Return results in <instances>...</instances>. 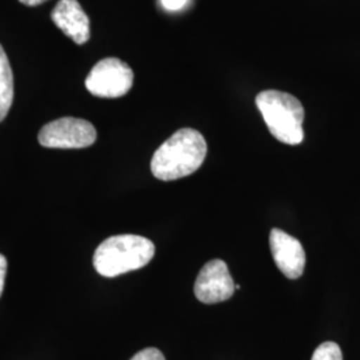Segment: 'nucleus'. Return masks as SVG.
Segmentation results:
<instances>
[{
	"mask_svg": "<svg viewBox=\"0 0 360 360\" xmlns=\"http://www.w3.org/2000/svg\"><path fill=\"white\" fill-rule=\"evenodd\" d=\"M311 360H343V354L334 342H324L315 349Z\"/></svg>",
	"mask_w": 360,
	"mask_h": 360,
	"instance_id": "nucleus-10",
	"label": "nucleus"
},
{
	"mask_svg": "<svg viewBox=\"0 0 360 360\" xmlns=\"http://www.w3.org/2000/svg\"><path fill=\"white\" fill-rule=\"evenodd\" d=\"M207 155L203 135L193 129L176 131L163 143L151 159V172L163 181L180 179L198 171Z\"/></svg>",
	"mask_w": 360,
	"mask_h": 360,
	"instance_id": "nucleus-1",
	"label": "nucleus"
},
{
	"mask_svg": "<svg viewBox=\"0 0 360 360\" xmlns=\"http://www.w3.org/2000/svg\"><path fill=\"white\" fill-rule=\"evenodd\" d=\"M129 360H166L165 355L158 349V348L150 347L144 348L142 351H139L138 354H135L132 356V359Z\"/></svg>",
	"mask_w": 360,
	"mask_h": 360,
	"instance_id": "nucleus-11",
	"label": "nucleus"
},
{
	"mask_svg": "<svg viewBox=\"0 0 360 360\" xmlns=\"http://www.w3.org/2000/svg\"><path fill=\"white\" fill-rule=\"evenodd\" d=\"M155 255V245L139 235H115L101 243L94 254V267L104 278H115L147 266Z\"/></svg>",
	"mask_w": 360,
	"mask_h": 360,
	"instance_id": "nucleus-2",
	"label": "nucleus"
},
{
	"mask_svg": "<svg viewBox=\"0 0 360 360\" xmlns=\"http://www.w3.org/2000/svg\"><path fill=\"white\" fill-rule=\"evenodd\" d=\"M134 72L129 65L116 58L96 63L86 79V89L98 98H120L132 87Z\"/></svg>",
	"mask_w": 360,
	"mask_h": 360,
	"instance_id": "nucleus-5",
	"label": "nucleus"
},
{
	"mask_svg": "<svg viewBox=\"0 0 360 360\" xmlns=\"http://www.w3.org/2000/svg\"><path fill=\"white\" fill-rule=\"evenodd\" d=\"M270 248L272 257L285 278L297 279L303 275L306 266V252L302 243L294 236L279 229L270 232Z\"/></svg>",
	"mask_w": 360,
	"mask_h": 360,
	"instance_id": "nucleus-7",
	"label": "nucleus"
},
{
	"mask_svg": "<svg viewBox=\"0 0 360 360\" xmlns=\"http://www.w3.org/2000/svg\"><path fill=\"white\" fill-rule=\"evenodd\" d=\"M235 283L226 262L214 259L206 263L199 272L193 292L199 302L214 304L229 300L235 292Z\"/></svg>",
	"mask_w": 360,
	"mask_h": 360,
	"instance_id": "nucleus-6",
	"label": "nucleus"
},
{
	"mask_svg": "<svg viewBox=\"0 0 360 360\" xmlns=\"http://www.w3.org/2000/svg\"><path fill=\"white\" fill-rule=\"evenodd\" d=\"M160 3L167 11H179L186 7L188 0H160Z\"/></svg>",
	"mask_w": 360,
	"mask_h": 360,
	"instance_id": "nucleus-12",
	"label": "nucleus"
},
{
	"mask_svg": "<svg viewBox=\"0 0 360 360\" xmlns=\"http://www.w3.org/2000/svg\"><path fill=\"white\" fill-rule=\"evenodd\" d=\"M19 1L26 4V6H30V7H37V6H40L41 3H44L47 0H19Z\"/></svg>",
	"mask_w": 360,
	"mask_h": 360,
	"instance_id": "nucleus-14",
	"label": "nucleus"
},
{
	"mask_svg": "<svg viewBox=\"0 0 360 360\" xmlns=\"http://www.w3.org/2000/svg\"><path fill=\"white\" fill-rule=\"evenodd\" d=\"M51 19L77 44L90 40V19L77 0H59L52 10Z\"/></svg>",
	"mask_w": 360,
	"mask_h": 360,
	"instance_id": "nucleus-8",
	"label": "nucleus"
},
{
	"mask_svg": "<svg viewBox=\"0 0 360 360\" xmlns=\"http://www.w3.org/2000/svg\"><path fill=\"white\" fill-rule=\"evenodd\" d=\"M6 274H7V259L0 254V296L3 294V290H4Z\"/></svg>",
	"mask_w": 360,
	"mask_h": 360,
	"instance_id": "nucleus-13",
	"label": "nucleus"
},
{
	"mask_svg": "<svg viewBox=\"0 0 360 360\" xmlns=\"http://www.w3.org/2000/svg\"><path fill=\"white\" fill-rule=\"evenodd\" d=\"M255 102L275 139L290 146L303 142L304 108L295 96L282 91H262Z\"/></svg>",
	"mask_w": 360,
	"mask_h": 360,
	"instance_id": "nucleus-3",
	"label": "nucleus"
},
{
	"mask_svg": "<svg viewBox=\"0 0 360 360\" xmlns=\"http://www.w3.org/2000/svg\"><path fill=\"white\" fill-rule=\"evenodd\" d=\"M38 139L47 148H86L96 142V129L84 119L60 117L43 126Z\"/></svg>",
	"mask_w": 360,
	"mask_h": 360,
	"instance_id": "nucleus-4",
	"label": "nucleus"
},
{
	"mask_svg": "<svg viewBox=\"0 0 360 360\" xmlns=\"http://www.w3.org/2000/svg\"><path fill=\"white\" fill-rule=\"evenodd\" d=\"M13 102V75L8 58L0 44V122L6 119Z\"/></svg>",
	"mask_w": 360,
	"mask_h": 360,
	"instance_id": "nucleus-9",
	"label": "nucleus"
}]
</instances>
